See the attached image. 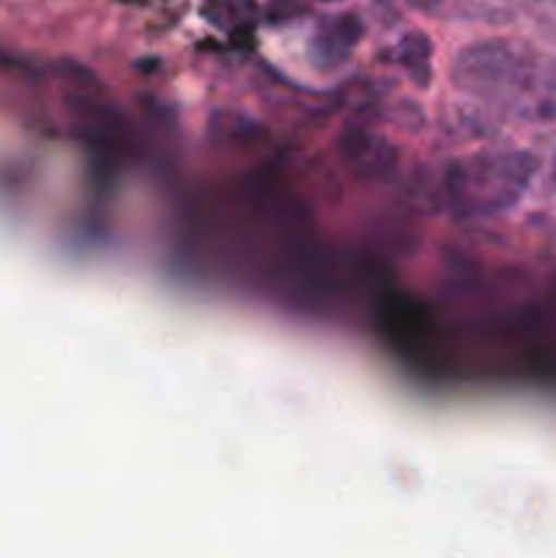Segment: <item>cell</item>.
<instances>
[{
    "label": "cell",
    "instance_id": "6da1fadb",
    "mask_svg": "<svg viewBox=\"0 0 556 558\" xmlns=\"http://www.w3.org/2000/svg\"><path fill=\"white\" fill-rule=\"evenodd\" d=\"M521 156H488L472 158L469 167L458 163L450 169V196L461 210L494 213L496 207L510 205L516 189L521 185Z\"/></svg>",
    "mask_w": 556,
    "mask_h": 558
},
{
    "label": "cell",
    "instance_id": "7a4b0ae2",
    "mask_svg": "<svg viewBox=\"0 0 556 558\" xmlns=\"http://www.w3.org/2000/svg\"><path fill=\"white\" fill-rule=\"evenodd\" d=\"M518 76V58L505 44L485 41L463 49L452 69V80L463 90H496Z\"/></svg>",
    "mask_w": 556,
    "mask_h": 558
},
{
    "label": "cell",
    "instance_id": "3957f363",
    "mask_svg": "<svg viewBox=\"0 0 556 558\" xmlns=\"http://www.w3.org/2000/svg\"><path fill=\"white\" fill-rule=\"evenodd\" d=\"M341 150L354 169H363L368 178L385 174L396 167V150L390 142L368 134V131H349L341 140Z\"/></svg>",
    "mask_w": 556,
    "mask_h": 558
},
{
    "label": "cell",
    "instance_id": "277c9868",
    "mask_svg": "<svg viewBox=\"0 0 556 558\" xmlns=\"http://www.w3.org/2000/svg\"><path fill=\"white\" fill-rule=\"evenodd\" d=\"M360 33H363V25L354 14L333 16V20L322 22L314 36V58H319L322 63H341V60H347L349 49L358 44Z\"/></svg>",
    "mask_w": 556,
    "mask_h": 558
},
{
    "label": "cell",
    "instance_id": "5b68a950",
    "mask_svg": "<svg viewBox=\"0 0 556 558\" xmlns=\"http://www.w3.org/2000/svg\"><path fill=\"white\" fill-rule=\"evenodd\" d=\"M202 14L216 27L232 31V27L245 25L256 14V5L254 0H205L202 3Z\"/></svg>",
    "mask_w": 556,
    "mask_h": 558
},
{
    "label": "cell",
    "instance_id": "8992f818",
    "mask_svg": "<svg viewBox=\"0 0 556 558\" xmlns=\"http://www.w3.org/2000/svg\"><path fill=\"white\" fill-rule=\"evenodd\" d=\"M428 54H431V44L425 38V33L412 31L398 41V60H401L403 69L414 76L418 85H425L428 80Z\"/></svg>",
    "mask_w": 556,
    "mask_h": 558
},
{
    "label": "cell",
    "instance_id": "52a82bcc",
    "mask_svg": "<svg viewBox=\"0 0 556 558\" xmlns=\"http://www.w3.org/2000/svg\"><path fill=\"white\" fill-rule=\"evenodd\" d=\"M300 5L298 0H270V5H267V16L270 20H287V16H294L300 14Z\"/></svg>",
    "mask_w": 556,
    "mask_h": 558
},
{
    "label": "cell",
    "instance_id": "ba28073f",
    "mask_svg": "<svg viewBox=\"0 0 556 558\" xmlns=\"http://www.w3.org/2000/svg\"><path fill=\"white\" fill-rule=\"evenodd\" d=\"M407 3L414 5V9H420V11H434V9H439L442 0H407Z\"/></svg>",
    "mask_w": 556,
    "mask_h": 558
},
{
    "label": "cell",
    "instance_id": "9c48e42d",
    "mask_svg": "<svg viewBox=\"0 0 556 558\" xmlns=\"http://www.w3.org/2000/svg\"><path fill=\"white\" fill-rule=\"evenodd\" d=\"M327 3H333V0H327Z\"/></svg>",
    "mask_w": 556,
    "mask_h": 558
}]
</instances>
